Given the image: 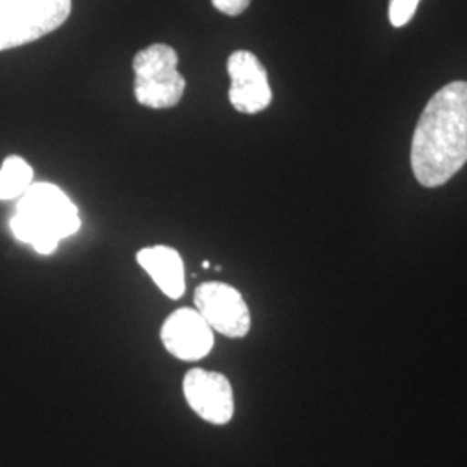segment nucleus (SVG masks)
Masks as SVG:
<instances>
[{
    "instance_id": "nucleus-1",
    "label": "nucleus",
    "mask_w": 467,
    "mask_h": 467,
    "mask_svg": "<svg viewBox=\"0 0 467 467\" xmlns=\"http://www.w3.org/2000/svg\"><path fill=\"white\" fill-rule=\"evenodd\" d=\"M466 161L467 82H451L434 94L419 118L410 163L419 184L440 187Z\"/></svg>"
},
{
    "instance_id": "nucleus-2",
    "label": "nucleus",
    "mask_w": 467,
    "mask_h": 467,
    "mask_svg": "<svg viewBox=\"0 0 467 467\" xmlns=\"http://www.w3.org/2000/svg\"><path fill=\"white\" fill-rule=\"evenodd\" d=\"M11 229L40 254H50L63 239L78 233V208L57 185L32 184L19 198Z\"/></svg>"
},
{
    "instance_id": "nucleus-3",
    "label": "nucleus",
    "mask_w": 467,
    "mask_h": 467,
    "mask_svg": "<svg viewBox=\"0 0 467 467\" xmlns=\"http://www.w3.org/2000/svg\"><path fill=\"white\" fill-rule=\"evenodd\" d=\"M179 54L168 44H152L134 57V92L139 104L168 109L184 98L185 78L179 73Z\"/></svg>"
},
{
    "instance_id": "nucleus-4",
    "label": "nucleus",
    "mask_w": 467,
    "mask_h": 467,
    "mask_svg": "<svg viewBox=\"0 0 467 467\" xmlns=\"http://www.w3.org/2000/svg\"><path fill=\"white\" fill-rule=\"evenodd\" d=\"M69 15L71 0H0V50L52 34Z\"/></svg>"
},
{
    "instance_id": "nucleus-5",
    "label": "nucleus",
    "mask_w": 467,
    "mask_h": 467,
    "mask_svg": "<svg viewBox=\"0 0 467 467\" xmlns=\"http://www.w3.org/2000/svg\"><path fill=\"white\" fill-rule=\"evenodd\" d=\"M194 305L213 333L244 337L250 333L251 314L243 295L229 284L204 283L194 293Z\"/></svg>"
},
{
    "instance_id": "nucleus-6",
    "label": "nucleus",
    "mask_w": 467,
    "mask_h": 467,
    "mask_svg": "<svg viewBox=\"0 0 467 467\" xmlns=\"http://www.w3.org/2000/svg\"><path fill=\"white\" fill-rule=\"evenodd\" d=\"M231 77L229 100L235 111L256 115L267 109L272 102V88L268 84L267 69L250 50H235L227 61Z\"/></svg>"
},
{
    "instance_id": "nucleus-7",
    "label": "nucleus",
    "mask_w": 467,
    "mask_h": 467,
    "mask_svg": "<svg viewBox=\"0 0 467 467\" xmlns=\"http://www.w3.org/2000/svg\"><path fill=\"white\" fill-rule=\"evenodd\" d=\"M184 397L189 407L202 420L223 426L234 416V391L231 381L220 374L206 368H191L185 374Z\"/></svg>"
},
{
    "instance_id": "nucleus-8",
    "label": "nucleus",
    "mask_w": 467,
    "mask_h": 467,
    "mask_svg": "<svg viewBox=\"0 0 467 467\" xmlns=\"http://www.w3.org/2000/svg\"><path fill=\"white\" fill-rule=\"evenodd\" d=\"M161 341L179 360L198 362L213 348L215 333L196 308H179L165 320Z\"/></svg>"
},
{
    "instance_id": "nucleus-9",
    "label": "nucleus",
    "mask_w": 467,
    "mask_h": 467,
    "mask_svg": "<svg viewBox=\"0 0 467 467\" xmlns=\"http://www.w3.org/2000/svg\"><path fill=\"white\" fill-rule=\"evenodd\" d=\"M137 262L168 298L179 300L184 295V262L179 251L161 244L150 246L137 253Z\"/></svg>"
},
{
    "instance_id": "nucleus-10",
    "label": "nucleus",
    "mask_w": 467,
    "mask_h": 467,
    "mask_svg": "<svg viewBox=\"0 0 467 467\" xmlns=\"http://www.w3.org/2000/svg\"><path fill=\"white\" fill-rule=\"evenodd\" d=\"M34 184V170L19 156H9L0 168V200L21 198Z\"/></svg>"
},
{
    "instance_id": "nucleus-11",
    "label": "nucleus",
    "mask_w": 467,
    "mask_h": 467,
    "mask_svg": "<svg viewBox=\"0 0 467 467\" xmlns=\"http://www.w3.org/2000/svg\"><path fill=\"white\" fill-rule=\"evenodd\" d=\"M419 2L420 0H389V21L395 28H400L405 26L414 15H416V9H418Z\"/></svg>"
},
{
    "instance_id": "nucleus-12",
    "label": "nucleus",
    "mask_w": 467,
    "mask_h": 467,
    "mask_svg": "<svg viewBox=\"0 0 467 467\" xmlns=\"http://www.w3.org/2000/svg\"><path fill=\"white\" fill-rule=\"evenodd\" d=\"M222 15L239 16L250 7L251 0H212Z\"/></svg>"
}]
</instances>
